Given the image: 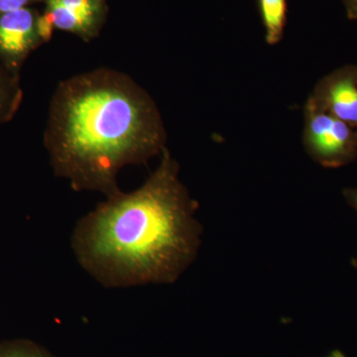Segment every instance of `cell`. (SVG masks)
I'll list each match as a JSON object with an SVG mask.
<instances>
[{"label": "cell", "mask_w": 357, "mask_h": 357, "mask_svg": "<svg viewBox=\"0 0 357 357\" xmlns=\"http://www.w3.org/2000/svg\"><path fill=\"white\" fill-rule=\"evenodd\" d=\"M303 145L312 159L325 167H340L356 155L357 136L351 126L307 100L304 109Z\"/></svg>", "instance_id": "obj_3"}, {"label": "cell", "mask_w": 357, "mask_h": 357, "mask_svg": "<svg viewBox=\"0 0 357 357\" xmlns=\"http://www.w3.org/2000/svg\"><path fill=\"white\" fill-rule=\"evenodd\" d=\"M43 0H0V13L32 7Z\"/></svg>", "instance_id": "obj_9"}, {"label": "cell", "mask_w": 357, "mask_h": 357, "mask_svg": "<svg viewBox=\"0 0 357 357\" xmlns=\"http://www.w3.org/2000/svg\"><path fill=\"white\" fill-rule=\"evenodd\" d=\"M160 155L144 184L109 197L74 230L77 262L105 287L173 283L198 255V204L180 180L177 160L167 148Z\"/></svg>", "instance_id": "obj_1"}, {"label": "cell", "mask_w": 357, "mask_h": 357, "mask_svg": "<svg viewBox=\"0 0 357 357\" xmlns=\"http://www.w3.org/2000/svg\"><path fill=\"white\" fill-rule=\"evenodd\" d=\"M309 100L345 123L357 126V76L354 70L326 77L310 96Z\"/></svg>", "instance_id": "obj_6"}, {"label": "cell", "mask_w": 357, "mask_h": 357, "mask_svg": "<svg viewBox=\"0 0 357 357\" xmlns=\"http://www.w3.org/2000/svg\"><path fill=\"white\" fill-rule=\"evenodd\" d=\"M166 142L156 102L119 70L100 68L69 77L52 98L44 144L54 172L77 191L119 194L121 169L146 163Z\"/></svg>", "instance_id": "obj_2"}, {"label": "cell", "mask_w": 357, "mask_h": 357, "mask_svg": "<svg viewBox=\"0 0 357 357\" xmlns=\"http://www.w3.org/2000/svg\"><path fill=\"white\" fill-rule=\"evenodd\" d=\"M48 40L41 27V13L33 7L0 13V63L20 77L25 61Z\"/></svg>", "instance_id": "obj_4"}, {"label": "cell", "mask_w": 357, "mask_h": 357, "mask_svg": "<svg viewBox=\"0 0 357 357\" xmlns=\"http://www.w3.org/2000/svg\"><path fill=\"white\" fill-rule=\"evenodd\" d=\"M344 197L347 203L357 211V189L345 190Z\"/></svg>", "instance_id": "obj_12"}, {"label": "cell", "mask_w": 357, "mask_h": 357, "mask_svg": "<svg viewBox=\"0 0 357 357\" xmlns=\"http://www.w3.org/2000/svg\"><path fill=\"white\" fill-rule=\"evenodd\" d=\"M347 15L351 20H357V0H344Z\"/></svg>", "instance_id": "obj_11"}, {"label": "cell", "mask_w": 357, "mask_h": 357, "mask_svg": "<svg viewBox=\"0 0 357 357\" xmlns=\"http://www.w3.org/2000/svg\"><path fill=\"white\" fill-rule=\"evenodd\" d=\"M265 30V41L270 46L280 43L287 23V0H258Z\"/></svg>", "instance_id": "obj_7"}, {"label": "cell", "mask_w": 357, "mask_h": 357, "mask_svg": "<svg viewBox=\"0 0 357 357\" xmlns=\"http://www.w3.org/2000/svg\"><path fill=\"white\" fill-rule=\"evenodd\" d=\"M20 77L0 63V126L13 121L22 103Z\"/></svg>", "instance_id": "obj_8"}, {"label": "cell", "mask_w": 357, "mask_h": 357, "mask_svg": "<svg viewBox=\"0 0 357 357\" xmlns=\"http://www.w3.org/2000/svg\"><path fill=\"white\" fill-rule=\"evenodd\" d=\"M44 14L56 29L84 42L98 38L107 22V0H43Z\"/></svg>", "instance_id": "obj_5"}, {"label": "cell", "mask_w": 357, "mask_h": 357, "mask_svg": "<svg viewBox=\"0 0 357 357\" xmlns=\"http://www.w3.org/2000/svg\"><path fill=\"white\" fill-rule=\"evenodd\" d=\"M3 357H44L40 356L37 352L25 351V349H13L6 352Z\"/></svg>", "instance_id": "obj_10"}, {"label": "cell", "mask_w": 357, "mask_h": 357, "mask_svg": "<svg viewBox=\"0 0 357 357\" xmlns=\"http://www.w3.org/2000/svg\"><path fill=\"white\" fill-rule=\"evenodd\" d=\"M351 264L352 266L356 268V269L357 270V258H354V259L351 260Z\"/></svg>", "instance_id": "obj_13"}]
</instances>
